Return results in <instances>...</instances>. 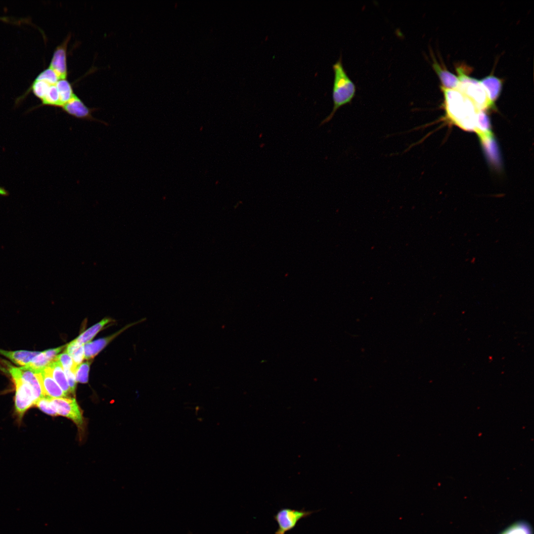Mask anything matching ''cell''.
<instances>
[{
    "label": "cell",
    "mask_w": 534,
    "mask_h": 534,
    "mask_svg": "<svg viewBox=\"0 0 534 534\" xmlns=\"http://www.w3.org/2000/svg\"><path fill=\"white\" fill-rule=\"evenodd\" d=\"M50 398L47 396L43 397L37 401L35 405L46 414L51 416H57L58 415L57 413L50 403Z\"/></svg>",
    "instance_id": "cell-25"
},
{
    "label": "cell",
    "mask_w": 534,
    "mask_h": 534,
    "mask_svg": "<svg viewBox=\"0 0 534 534\" xmlns=\"http://www.w3.org/2000/svg\"><path fill=\"white\" fill-rule=\"evenodd\" d=\"M68 35L63 41L55 48L49 67L57 75L59 79H66L68 77L67 45L71 38Z\"/></svg>",
    "instance_id": "cell-7"
},
{
    "label": "cell",
    "mask_w": 534,
    "mask_h": 534,
    "mask_svg": "<svg viewBox=\"0 0 534 534\" xmlns=\"http://www.w3.org/2000/svg\"><path fill=\"white\" fill-rule=\"evenodd\" d=\"M35 373L39 379L46 396L51 398L67 397V395L53 378L47 366Z\"/></svg>",
    "instance_id": "cell-9"
},
{
    "label": "cell",
    "mask_w": 534,
    "mask_h": 534,
    "mask_svg": "<svg viewBox=\"0 0 534 534\" xmlns=\"http://www.w3.org/2000/svg\"><path fill=\"white\" fill-rule=\"evenodd\" d=\"M456 71L459 80L456 89L469 99L479 110L485 111L494 106L480 81L467 75L460 67L457 68Z\"/></svg>",
    "instance_id": "cell-3"
},
{
    "label": "cell",
    "mask_w": 534,
    "mask_h": 534,
    "mask_svg": "<svg viewBox=\"0 0 534 534\" xmlns=\"http://www.w3.org/2000/svg\"><path fill=\"white\" fill-rule=\"evenodd\" d=\"M112 321L110 318H105L81 334L74 340L80 345L89 343L103 327Z\"/></svg>",
    "instance_id": "cell-17"
},
{
    "label": "cell",
    "mask_w": 534,
    "mask_h": 534,
    "mask_svg": "<svg viewBox=\"0 0 534 534\" xmlns=\"http://www.w3.org/2000/svg\"><path fill=\"white\" fill-rule=\"evenodd\" d=\"M66 352L72 357L74 364H81L85 357L84 346L80 345L74 340L67 345Z\"/></svg>",
    "instance_id": "cell-19"
},
{
    "label": "cell",
    "mask_w": 534,
    "mask_h": 534,
    "mask_svg": "<svg viewBox=\"0 0 534 534\" xmlns=\"http://www.w3.org/2000/svg\"><path fill=\"white\" fill-rule=\"evenodd\" d=\"M90 362H86L78 365L75 371L77 382L87 383L88 382Z\"/></svg>",
    "instance_id": "cell-22"
},
{
    "label": "cell",
    "mask_w": 534,
    "mask_h": 534,
    "mask_svg": "<svg viewBox=\"0 0 534 534\" xmlns=\"http://www.w3.org/2000/svg\"><path fill=\"white\" fill-rule=\"evenodd\" d=\"M7 194V192L4 188L0 187V196H6Z\"/></svg>",
    "instance_id": "cell-28"
},
{
    "label": "cell",
    "mask_w": 534,
    "mask_h": 534,
    "mask_svg": "<svg viewBox=\"0 0 534 534\" xmlns=\"http://www.w3.org/2000/svg\"><path fill=\"white\" fill-rule=\"evenodd\" d=\"M433 60V68L443 85L442 87L448 89H456L459 82L458 77L446 68L441 67L434 58Z\"/></svg>",
    "instance_id": "cell-14"
},
{
    "label": "cell",
    "mask_w": 534,
    "mask_h": 534,
    "mask_svg": "<svg viewBox=\"0 0 534 534\" xmlns=\"http://www.w3.org/2000/svg\"><path fill=\"white\" fill-rule=\"evenodd\" d=\"M56 359L64 369H72L75 371L78 366L74 364L72 357L66 351L57 356Z\"/></svg>",
    "instance_id": "cell-26"
},
{
    "label": "cell",
    "mask_w": 534,
    "mask_h": 534,
    "mask_svg": "<svg viewBox=\"0 0 534 534\" xmlns=\"http://www.w3.org/2000/svg\"><path fill=\"white\" fill-rule=\"evenodd\" d=\"M480 82L485 89L490 102L494 105L499 97L502 88V81L498 77L490 75L483 78Z\"/></svg>",
    "instance_id": "cell-11"
},
{
    "label": "cell",
    "mask_w": 534,
    "mask_h": 534,
    "mask_svg": "<svg viewBox=\"0 0 534 534\" xmlns=\"http://www.w3.org/2000/svg\"><path fill=\"white\" fill-rule=\"evenodd\" d=\"M333 70L334 74L332 90L333 107L329 115L320 122L319 127L330 121L339 108L351 102L356 93V86L343 66L341 57L333 65Z\"/></svg>",
    "instance_id": "cell-2"
},
{
    "label": "cell",
    "mask_w": 534,
    "mask_h": 534,
    "mask_svg": "<svg viewBox=\"0 0 534 534\" xmlns=\"http://www.w3.org/2000/svg\"><path fill=\"white\" fill-rule=\"evenodd\" d=\"M6 364L15 387V411L19 417H22L27 410L36 404L37 400L32 387L22 379L20 367Z\"/></svg>",
    "instance_id": "cell-4"
},
{
    "label": "cell",
    "mask_w": 534,
    "mask_h": 534,
    "mask_svg": "<svg viewBox=\"0 0 534 534\" xmlns=\"http://www.w3.org/2000/svg\"><path fill=\"white\" fill-rule=\"evenodd\" d=\"M483 149L491 164L496 167L500 164V157L498 146L493 135L479 139Z\"/></svg>",
    "instance_id": "cell-13"
},
{
    "label": "cell",
    "mask_w": 534,
    "mask_h": 534,
    "mask_svg": "<svg viewBox=\"0 0 534 534\" xmlns=\"http://www.w3.org/2000/svg\"><path fill=\"white\" fill-rule=\"evenodd\" d=\"M40 352L25 350L6 351L0 349V354L7 357L14 363L24 366L29 363Z\"/></svg>",
    "instance_id": "cell-12"
},
{
    "label": "cell",
    "mask_w": 534,
    "mask_h": 534,
    "mask_svg": "<svg viewBox=\"0 0 534 534\" xmlns=\"http://www.w3.org/2000/svg\"><path fill=\"white\" fill-rule=\"evenodd\" d=\"M64 370L71 393H74L77 382L75 372L72 369H64Z\"/></svg>",
    "instance_id": "cell-27"
},
{
    "label": "cell",
    "mask_w": 534,
    "mask_h": 534,
    "mask_svg": "<svg viewBox=\"0 0 534 534\" xmlns=\"http://www.w3.org/2000/svg\"><path fill=\"white\" fill-rule=\"evenodd\" d=\"M35 80L44 81L50 85H54L59 78L56 73L48 67L41 72Z\"/></svg>",
    "instance_id": "cell-23"
},
{
    "label": "cell",
    "mask_w": 534,
    "mask_h": 534,
    "mask_svg": "<svg viewBox=\"0 0 534 534\" xmlns=\"http://www.w3.org/2000/svg\"><path fill=\"white\" fill-rule=\"evenodd\" d=\"M132 324L126 326L111 336L100 338L95 341L85 344L84 346L85 359H89L93 358L112 340L121 332L125 330L127 328L132 326Z\"/></svg>",
    "instance_id": "cell-10"
},
{
    "label": "cell",
    "mask_w": 534,
    "mask_h": 534,
    "mask_svg": "<svg viewBox=\"0 0 534 534\" xmlns=\"http://www.w3.org/2000/svg\"><path fill=\"white\" fill-rule=\"evenodd\" d=\"M51 86L44 81L35 80L32 85L31 89L33 93L42 100L46 95Z\"/></svg>",
    "instance_id": "cell-21"
},
{
    "label": "cell",
    "mask_w": 534,
    "mask_h": 534,
    "mask_svg": "<svg viewBox=\"0 0 534 534\" xmlns=\"http://www.w3.org/2000/svg\"><path fill=\"white\" fill-rule=\"evenodd\" d=\"M61 109L67 114L79 119L103 122L96 119L92 115V113L98 109L87 106L76 94Z\"/></svg>",
    "instance_id": "cell-8"
},
{
    "label": "cell",
    "mask_w": 534,
    "mask_h": 534,
    "mask_svg": "<svg viewBox=\"0 0 534 534\" xmlns=\"http://www.w3.org/2000/svg\"><path fill=\"white\" fill-rule=\"evenodd\" d=\"M474 132L476 133L479 139L493 135L490 118L485 111L479 110L477 113Z\"/></svg>",
    "instance_id": "cell-15"
},
{
    "label": "cell",
    "mask_w": 534,
    "mask_h": 534,
    "mask_svg": "<svg viewBox=\"0 0 534 534\" xmlns=\"http://www.w3.org/2000/svg\"><path fill=\"white\" fill-rule=\"evenodd\" d=\"M42 105L52 106L61 108V103L59 92L55 85H51L45 96L41 100Z\"/></svg>",
    "instance_id": "cell-20"
},
{
    "label": "cell",
    "mask_w": 534,
    "mask_h": 534,
    "mask_svg": "<svg viewBox=\"0 0 534 534\" xmlns=\"http://www.w3.org/2000/svg\"><path fill=\"white\" fill-rule=\"evenodd\" d=\"M501 534H532V532L526 523L520 522L511 526Z\"/></svg>",
    "instance_id": "cell-24"
},
{
    "label": "cell",
    "mask_w": 534,
    "mask_h": 534,
    "mask_svg": "<svg viewBox=\"0 0 534 534\" xmlns=\"http://www.w3.org/2000/svg\"><path fill=\"white\" fill-rule=\"evenodd\" d=\"M50 401L57 415L71 419L80 430H83L84 424L83 413L75 399L50 398Z\"/></svg>",
    "instance_id": "cell-5"
},
{
    "label": "cell",
    "mask_w": 534,
    "mask_h": 534,
    "mask_svg": "<svg viewBox=\"0 0 534 534\" xmlns=\"http://www.w3.org/2000/svg\"><path fill=\"white\" fill-rule=\"evenodd\" d=\"M50 373L62 391L67 395L71 393L65 374L63 368L58 361L56 360L50 362L47 366Z\"/></svg>",
    "instance_id": "cell-16"
},
{
    "label": "cell",
    "mask_w": 534,
    "mask_h": 534,
    "mask_svg": "<svg viewBox=\"0 0 534 534\" xmlns=\"http://www.w3.org/2000/svg\"><path fill=\"white\" fill-rule=\"evenodd\" d=\"M55 86L59 92L62 107L76 93L74 91L71 83L67 79H59Z\"/></svg>",
    "instance_id": "cell-18"
},
{
    "label": "cell",
    "mask_w": 534,
    "mask_h": 534,
    "mask_svg": "<svg viewBox=\"0 0 534 534\" xmlns=\"http://www.w3.org/2000/svg\"><path fill=\"white\" fill-rule=\"evenodd\" d=\"M441 87L446 118L464 131H474L476 116L479 110L457 89Z\"/></svg>",
    "instance_id": "cell-1"
},
{
    "label": "cell",
    "mask_w": 534,
    "mask_h": 534,
    "mask_svg": "<svg viewBox=\"0 0 534 534\" xmlns=\"http://www.w3.org/2000/svg\"><path fill=\"white\" fill-rule=\"evenodd\" d=\"M316 511H306L304 509L297 510L290 508H283L273 516L278 525L274 534H285L296 526L298 522L308 517Z\"/></svg>",
    "instance_id": "cell-6"
}]
</instances>
